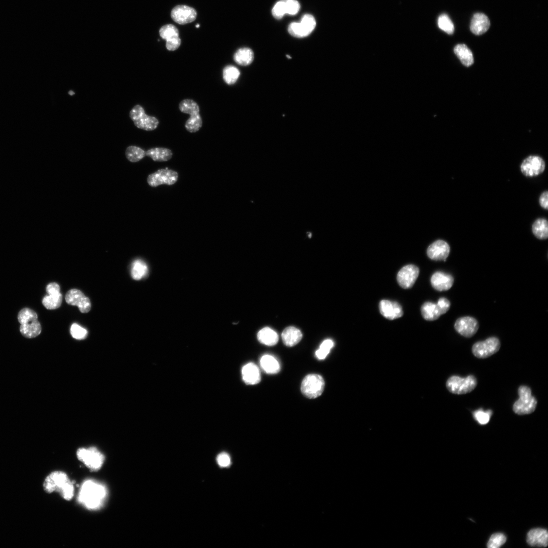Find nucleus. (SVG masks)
Masks as SVG:
<instances>
[{
  "label": "nucleus",
  "mask_w": 548,
  "mask_h": 548,
  "mask_svg": "<svg viewBox=\"0 0 548 548\" xmlns=\"http://www.w3.org/2000/svg\"><path fill=\"white\" fill-rule=\"evenodd\" d=\"M107 495L106 487L92 480L85 481L82 484L78 495V501L89 510H97L104 503Z\"/></svg>",
  "instance_id": "1"
},
{
  "label": "nucleus",
  "mask_w": 548,
  "mask_h": 548,
  "mask_svg": "<svg viewBox=\"0 0 548 548\" xmlns=\"http://www.w3.org/2000/svg\"><path fill=\"white\" fill-rule=\"evenodd\" d=\"M43 486L46 493L57 492L67 501L71 500L74 495L73 482L62 471H54L49 474L45 478Z\"/></svg>",
  "instance_id": "2"
},
{
  "label": "nucleus",
  "mask_w": 548,
  "mask_h": 548,
  "mask_svg": "<svg viewBox=\"0 0 548 548\" xmlns=\"http://www.w3.org/2000/svg\"><path fill=\"white\" fill-rule=\"evenodd\" d=\"M179 108L181 112L190 115L185 124L186 130L191 133L198 131L202 125L198 105L192 99H184L179 103Z\"/></svg>",
  "instance_id": "3"
},
{
  "label": "nucleus",
  "mask_w": 548,
  "mask_h": 548,
  "mask_svg": "<svg viewBox=\"0 0 548 548\" xmlns=\"http://www.w3.org/2000/svg\"><path fill=\"white\" fill-rule=\"evenodd\" d=\"M78 459L90 471H97L101 469L105 461V455L96 447L80 448L76 452Z\"/></svg>",
  "instance_id": "4"
},
{
  "label": "nucleus",
  "mask_w": 548,
  "mask_h": 548,
  "mask_svg": "<svg viewBox=\"0 0 548 548\" xmlns=\"http://www.w3.org/2000/svg\"><path fill=\"white\" fill-rule=\"evenodd\" d=\"M519 399L515 402L512 409L518 415H528L534 412L537 405L536 398L532 395L530 388L521 386L518 389Z\"/></svg>",
  "instance_id": "5"
},
{
  "label": "nucleus",
  "mask_w": 548,
  "mask_h": 548,
  "mask_svg": "<svg viewBox=\"0 0 548 548\" xmlns=\"http://www.w3.org/2000/svg\"><path fill=\"white\" fill-rule=\"evenodd\" d=\"M476 385V379L472 375L465 378L453 375L450 376L446 382L448 390L451 393L458 395L471 392L475 388Z\"/></svg>",
  "instance_id": "6"
},
{
  "label": "nucleus",
  "mask_w": 548,
  "mask_h": 548,
  "mask_svg": "<svg viewBox=\"0 0 548 548\" xmlns=\"http://www.w3.org/2000/svg\"><path fill=\"white\" fill-rule=\"evenodd\" d=\"M325 387V382L318 374H309L303 379L301 385L302 393L307 398L313 399L320 396Z\"/></svg>",
  "instance_id": "7"
},
{
  "label": "nucleus",
  "mask_w": 548,
  "mask_h": 548,
  "mask_svg": "<svg viewBox=\"0 0 548 548\" xmlns=\"http://www.w3.org/2000/svg\"><path fill=\"white\" fill-rule=\"evenodd\" d=\"M129 116L136 127L146 131L155 129L159 124V121L156 118L147 115L144 108L139 105L131 110Z\"/></svg>",
  "instance_id": "8"
},
{
  "label": "nucleus",
  "mask_w": 548,
  "mask_h": 548,
  "mask_svg": "<svg viewBox=\"0 0 548 548\" xmlns=\"http://www.w3.org/2000/svg\"><path fill=\"white\" fill-rule=\"evenodd\" d=\"M500 346L499 339L496 337L492 336L484 340L476 342L472 346L471 350L476 357L485 359L497 353Z\"/></svg>",
  "instance_id": "9"
},
{
  "label": "nucleus",
  "mask_w": 548,
  "mask_h": 548,
  "mask_svg": "<svg viewBox=\"0 0 548 548\" xmlns=\"http://www.w3.org/2000/svg\"><path fill=\"white\" fill-rule=\"evenodd\" d=\"M178 179L177 172L168 168L160 169L149 175L147 178L148 184L153 187L160 185H172L175 184Z\"/></svg>",
  "instance_id": "10"
},
{
  "label": "nucleus",
  "mask_w": 548,
  "mask_h": 548,
  "mask_svg": "<svg viewBox=\"0 0 548 548\" xmlns=\"http://www.w3.org/2000/svg\"><path fill=\"white\" fill-rule=\"evenodd\" d=\"M160 37L166 41V48L168 51H175L181 43L178 28L173 24H167L159 29Z\"/></svg>",
  "instance_id": "11"
},
{
  "label": "nucleus",
  "mask_w": 548,
  "mask_h": 548,
  "mask_svg": "<svg viewBox=\"0 0 548 548\" xmlns=\"http://www.w3.org/2000/svg\"><path fill=\"white\" fill-rule=\"evenodd\" d=\"M455 330L462 336L471 337L477 331L479 324L477 320L470 316H464L457 319L454 324Z\"/></svg>",
  "instance_id": "12"
},
{
  "label": "nucleus",
  "mask_w": 548,
  "mask_h": 548,
  "mask_svg": "<svg viewBox=\"0 0 548 548\" xmlns=\"http://www.w3.org/2000/svg\"><path fill=\"white\" fill-rule=\"evenodd\" d=\"M545 169L544 160L538 156H530L522 162L521 170L527 177H534L541 174Z\"/></svg>",
  "instance_id": "13"
},
{
  "label": "nucleus",
  "mask_w": 548,
  "mask_h": 548,
  "mask_svg": "<svg viewBox=\"0 0 548 548\" xmlns=\"http://www.w3.org/2000/svg\"><path fill=\"white\" fill-rule=\"evenodd\" d=\"M419 274V269L416 265H405L397 273V282L404 289L410 288L415 284Z\"/></svg>",
  "instance_id": "14"
},
{
  "label": "nucleus",
  "mask_w": 548,
  "mask_h": 548,
  "mask_svg": "<svg viewBox=\"0 0 548 548\" xmlns=\"http://www.w3.org/2000/svg\"><path fill=\"white\" fill-rule=\"evenodd\" d=\"M65 299L68 304L77 306L81 313H88L91 309L89 298L78 289L70 290L65 294Z\"/></svg>",
  "instance_id": "15"
},
{
  "label": "nucleus",
  "mask_w": 548,
  "mask_h": 548,
  "mask_svg": "<svg viewBox=\"0 0 548 548\" xmlns=\"http://www.w3.org/2000/svg\"><path fill=\"white\" fill-rule=\"evenodd\" d=\"M173 20L179 24H185L194 21L197 16L196 10L186 5H178L171 11Z\"/></svg>",
  "instance_id": "16"
},
{
  "label": "nucleus",
  "mask_w": 548,
  "mask_h": 548,
  "mask_svg": "<svg viewBox=\"0 0 548 548\" xmlns=\"http://www.w3.org/2000/svg\"><path fill=\"white\" fill-rule=\"evenodd\" d=\"M450 252L449 244L443 240L438 239L429 245L427 250V254L433 260L446 261Z\"/></svg>",
  "instance_id": "17"
},
{
  "label": "nucleus",
  "mask_w": 548,
  "mask_h": 548,
  "mask_svg": "<svg viewBox=\"0 0 548 548\" xmlns=\"http://www.w3.org/2000/svg\"><path fill=\"white\" fill-rule=\"evenodd\" d=\"M379 310L382 315L390 320L399 318L403 315L401 306L396 301L382 300L379 303Z\"/></svg>",
  "instance_id": "18"
},
{
  "label": "nucleus",
  "mask_w": 548,
  "mask_h": 548,
  "mask_svg": "<svg viewBox=\"0 0 548 548\" xmlns=\"http://www.w3.org/2000/svg\"><path fill=\"white\" fill-rule=\"evenodd\" d=\"M430 282L434 289L443 291L448 290L452 287L454 279L451 275L436 271L432 275Z\"/></svg>",
  "instance_id": "19"
},
{
  "label": "nucleus",
  "mask_w": 548,
  "mask_h": 548,
  "mask_svg": "<svg viewBox=\"0 0 548 548\" xmlns=\"http://www.w3.org/2000/svg\"><path fill=\"white\" fill-rule=\"evenodd\" d=\"M527 543L531 546L546 547L548 543V533L546 529L534 528L527 534Z\"/></svg>",
  "instance_id": "20"
},
{
  "label": "nucleus",
  "mask_w": 548,
  "mask_h": 548,
  "mask_svg": "<svg viewBox=\"0 0 548 548\" xmlns=\"http://www.w3.org/2000/svg\"><path fill=\"white\" fill-rule=\"evenodd\" d=\"M490 26L489 19L485 14L481 13L474 14L472 18L470 28L475 35H481L486 32Z\"/></svg>",
  "instance_id": "21"
},
{
  "label": "nucleus",
  "mask_w": 548,
  "mask_h": 548,
  "mask_svg": "<svg viewBox=\"0 0 548 548\" xmlns=\"http://www.w3.org/2000/svg\"><path fill=\"white\" fill-rule=\"evenodd\" d=\"M243 379L247 385H255L261 381V374L258 366L250 362L245 365L242 370Z\"/></svg>",
  "instance_id": "22"
},
{
  "label": "nucleus",
  "mask_w": 548,
  "mask_h": 548,
  "mask_svg": "<svg viewBox=\"0 0 548 548\" xmlns=\"http://www.w3.org/2000/svg\"><path fill=\"white\" fill-rule=\"evenodd\" d=\"M302 337L301 332L298 328L293 326L286 328L282 333L283 341L288 347L296 345L301 340Z\"/></svg>",
  "instance_id": "23"
},
{
  "label": "nucleus",
  "mask_w": 548,
  "mask_h": 548,
  "mask_svg": "<svg viewBox=\"0 0 548 548\" xmlns=\"http://www.w3.org/2000/svg\"><path fill=\"white\" fill-rule=\"evenodd\" d=\"M421 313L423 317L427 321H434L443 315L437 303L429 301L422 305Z\"/></svg>",
  "instance_id": "24"
},
{
  "label": "nucleus",
  "mask_w": 548,
  "mask_h": 548,
  "mask_svg": "<svg viewBox=\"0 0 548 548\" xmlns=\"http://www.w3.org/2000/svg\"><path fill=\"white\" fill-rule=\"evenodd\" d=\"M454 51L464 65L468 67L473 64L474 59L472 53L466 45L463 44L457 45L454 49Z\"/></svg>",
  "instance_id": "25"
},
{
  "label": "nucleus",
  "mask_w": 548,
  "mask_h": 548,
  "mask_svg": "<svg viewBox=\"0 0 548 548\" xmlns=\"http://www.w3.org/2000/svg\"><path fill=\"white\" fill-rule=\"evenodd\" d=\"M233 60L237 64L247 66L252 63L254 59V53L249 48L238 49L233 55Z\"/></svg>",
  "instance_id": "26"
},
{
  "label": "nucleus",
  "mask_w": 548,
  "mask_h": 548,
  "mask_svg": "<svg viewBox=\"0 0 548 548\" xmlns=\"http://www.w3.org/2000/svg\"><path fill=\"white\" fill-rule=\"evenodd\" d=\"M41 326L38 319L20 324V326L21 334L28 338L38 336L41 333Z\"/></svg>",
  "instance_id": "27"
},
{
  "label": "nucleus",
  "mask_w": 548,
  "mask_h": 548,
  "mask_svg": "<svg viewBox=\"0 0 548 548\" xmlns=\"http://www.w3.org/2000/svg\"><path fill=\"white\" fill-rule=\"evenodd\" d=\"M257 339L260 342L267 346H274L277 344L279 336L277 333L269 327L261 329L257 333Z\"/></svg>",
  "instance_id": "28"
},
{
  "label": "nucleus",
  "mask_w": 548,
  "mask_h": 548,
  "mask_svg": "<svg viewBox=\"0 0 548 548\" xmlns=\"http://www.w3.org/2000/svg\"><path fill=\"white\" fill-rule=\"evenodd\" d=\"M146 155L155 161L164 162L170 159L173 156L172 151L165 148H154L146 152Z\"/></svg>",
  "instance_id": "29"
},
{
  "label": "nucleus",
  "mask_w": 548,
  "mask_h": 548,
  "mask_svg": "<svg viewBox=\"0 0 548 548\" xmlns=\"http://www.w3.org/2000/svg\"><path fill=\"white\" fill-rule=\"evenodd\" d=\"M260 365L263 370L268 374H275L280 370L278 361L272 356L264 355L260 359Z\"/></svg>",
  "instance_id": "30"
},
{
  "label": "nucleus",
  "mask_w": 548,
  "mask_h": 548,
  "mask_svg": "<svg viewBox=\"0 0 548 548\" xmlns=\"http://www.w3.org/2000/svg\"><path fill=\"white\" fill-rule=\"evenodd\" d=\"M532 232L537 238L546 239L548 237V223L545 219H537L533 224Z\"/></svg>",
  "instance_id": "31"
},
{
  "label": "nucleus",
  "mask_w": 548,
  "mask_h": 548,
  "mask_svg": "<svg viewBox=\"0 0 548 548\" xmlns=\"http://www.w3.org/2000/svg\"><path fill=\"white\" fill-rule=\"evenodd\" d=\"M298 23L303 37L309 36L314 30L316 25L314 17L309 14L304 15Z\"/></svg>",
  "instance_id": "32"
},
{
  "label": "nucleus",
  "mask_w": 548,
  "mask_h": 548,
  "mask_svg": "<svg viewBox=\"0 0 548 548\" xmlns=\"http://www.w3.org/2000/svg\"><path fill=\"white\" fill-rule=\"evenodd\" d=\"M148 270L147 264L143 260L137 259L132 263L131 276L134 280H140L147 275Z\"/></svg>",
  "instance_id": "33"
},
{
  "label": "nucleus",
  "mask_w": 548,
  "mask_h": 548,
  "mask_svg": "<svg viewBox=\"0 0 548 548\" xmlns=\"http://www.w3.org/2000/svg\"><path fill=\"white\" fill-rule=\"evenodd\" d=\"M222 75L224 82L227 84L231 85L235 84L238 80L240 76V72L236 67L228 65L223 68Z\"/></svg>",
  "instance_id": "34"
},
{
  "label": "nucleus",
  "mask_w": 548,
  "mask_h": 548,
  "mask_svg": "<svg viewBox=\"0 0 548 548\" xmlns=\"http://www.w3.org/2000/svg\"><path fill=\"white\" fill-rule=\"evenodd\" d=\"M62 300V296L60 293L48 294L43 298L42 303L46 309L54 310L61 305Z\"/></svg>",
  "instance_id": "35"
},
{
  "label": "nucleus",
  "mask_w": 548,
  "mask_h": 548,
  "mask_svg": "<svg viewBox=\"0 0 548 548\" xmlns=\"http://www.w3.org/2000/svg\"><path fill=\"white\" fill-rule=\"evenodd\" d=\"M127 159L132 162H136L146 156V152L140 147L130 146L127 148L125 152Z\"/></svg>",
  "instance_id": "36"
},
{
  "label": "nucleus",
  "mask_w": 548,
  "mask_h": 548,
  "mask_svg": "<svg viewBox=\"0 0 548 548\" xmlns=\"http://www.w3.org/2000/svg\"><path fill=\"white\" fill-rule=\"evenodd\" d=\"M438 26L440 29L449 35H452L454 31V26L449 17L445 14H441L438 18Z\"/></svg>",
  "instance_id": "37"
},
{
  "label": "nucleus",
  "mask_w": 548,
  "mask_h": 548,
  "mask_svg": "<svg viewBox=\"0 0 548 548\" xmlns=\"http://www.w3.org/2000/svg\"><path fill=\"white\" fill-rule=\"evenodd\" d=\"M334 346L333 341L330 339L324 340L316 352V356L319 360L324 359Z\"/></svg>",
  "instance_id": "38"
},
{
  "label": "nucleus",
  "mask_w": 548,
  "mask_h": 548,
  "mask_svg": "<svg viewBox=\"0 0 548 548\" xmlns=\"http://www.w3.org/2000/svg\"><path fill=\"white\" fill-rule=\"evenodd\" d=\"M37 319H38L37 313L33 310L28 308L22 309L18 315V320L20 324Z\"/></svg>",
  "instance_id": "39"
},
{
  "label": "nucleus",
  "mask_w": 548,
  "mask_h": 548,
  "mask_svg": "<svg viewBox=\"0 0 548 548\" xmlns=\"http://www.w3.org/2000/svg\"><path fill=\"white\" fill-rule=\"evenodd\" d=\"M492 414V412L490 409L484 411L483 409H479L473 412V416L474 419L479 424L486 425L489 422Z\"/></svg>",
  "instance_id": "40"
},
{
  "label": "nucleus",
  "mask_w": 548,
  "mask_h": 548,
  "mask_svg": "<svg viewBox=\"0 0 548 548\" xmlns=\"http://www.w3.org/2000/svg\"><path fill=\"white\" fill-rule=\"evenodd\" d=\"M505 536L501 533H494L490 537L487 546L489 548H498L503 545L506 541Z\"/></svg>",
  "instance_id": "41"
},
{
  "label": "nucleus",
  "mask_w": 548,
  "mask_h": 548,
  "mask_svg": "<svg viewBox=\"0 0 548 548\" xmlns=\"http://www.w3.org/2000/svg\"><path fill=\"white\" fill-rule=\"evenodd\" d=\"M70 333L73 338L79 340L85 339L88 334L87 330L77 323L72 325Z\"/></svg>",
  "instance_id": "42"
},
{
  "label": "nucleus",
  "mask_w": 548,
  "mask_h": 548,
  "mask_svg": "<svg viewBox=\"0 0 548 548\" xmlns=\"http://www.w3.org/2000/svg\"><path fill=\"white\" fill-rule=\"evenodd\" d=\"M286 14L285 2L280 0L277 2L272 8V14L276 19L282 18Z\"/></svg>",
  "instance_id": "43"
},
{
  "label": "nucleus",
  "mask_w": 548,
  "mask_h": 548,
  "mask_svg": "<svg viewBox=\"0 0 548 548\" xmlns=\"http://www.w3.org/2000/svg\"><path fill=\"white\" fill-rule=\"evenodd\" d=\"M286 14L290 15L296 14L300 10V6L297 0H284Z\"/></svg>",
  "instance_id": "44"
},
{
  "label": "nucleus",
  "mask_w": 548,
  "mask_h": 548,
  "mask_svg": "<svg viewBox=\"0 0 548 548\" xmlns=\"http://www.w3.org/2000/svg\"><path fill=\"white\" fill-rule=\"evenodd\" d=\"M217 461L218 464L222 467H227L230 464V457L225 453H222L218 455Z\"/></svg>",
  "instance_id": "45"
},
{
  "label": "nucleus",
  "mask_w": 548,
  "mask_h": 548,
  "mask_svg": "<svg viewBox=\"0 0 548 548\" xmlns=\"http://www.w3.org/2000/svg\"><path fill=\"white\" fill-rule=\"evenodd\" d=\"M437 304L440 309L442 314L446 313L450 308L451 302L445 297L440 298L437 301Z\"/></svg>",
  "instance_id": "46"
},
{
  "label": "nucleus",
  "mask_w": 548,
  "mask_h": 548,
  "mask_svg": "<svg viewBox=\"0 0 548 548\" xmlns=\"http://www.w3.org/2000/svg\"><path fill=\"white\" fill-rule=\"evenodd\" d=\"M46 290L48 294H53L60 293V287L56 283H51L49 284L46 288Z\"/></svg>",
  "instance_id": "47"
},
{
  "label": "nucleus",
  "mask_w": 548,
  "mask_h": 548,
  "mask_svg": "<svg viewBox=\"0 0 548 548\" xmlns=\"http://www.w3.org/2000/svg\"><path fill=\"white\" fill-rule=\"evenodd\" d=\"M548 192L547 191L543 192L539 197V203L541 207L547 210L548 209Z\"/></svg>",
  "instance_id": "48"
},
{
  "label": "nucleus",
  "mask_w": 548,
  "mask_h": 548,
  "mask_svg": "<svg viewBox=\"0 0 548 548\" xmlns=\"http://www.w3.org/2000/svg\"><path fill=\"white\" fill-rule=\"evenodd\" d=\"M68 93L71 95H73L74 94V92L73 91H70Z\"/></svg>",
  "instance_id": "49"
},
{
  "label": "nucleus",
  "mask_w": 548,
  "mask_h": 548,
  "mask_svg": "<svg viewBox=\"0 0 548 548\" xmlns=\"http://www.w3.org/2000/svg\"><path fill=\"white\" fill-rule=\"evenodd\" d=\"M197 24V25H196V27H199V25L198 24Z\"/></svg>",
  "instance_id": "50"
}]
</instances>
